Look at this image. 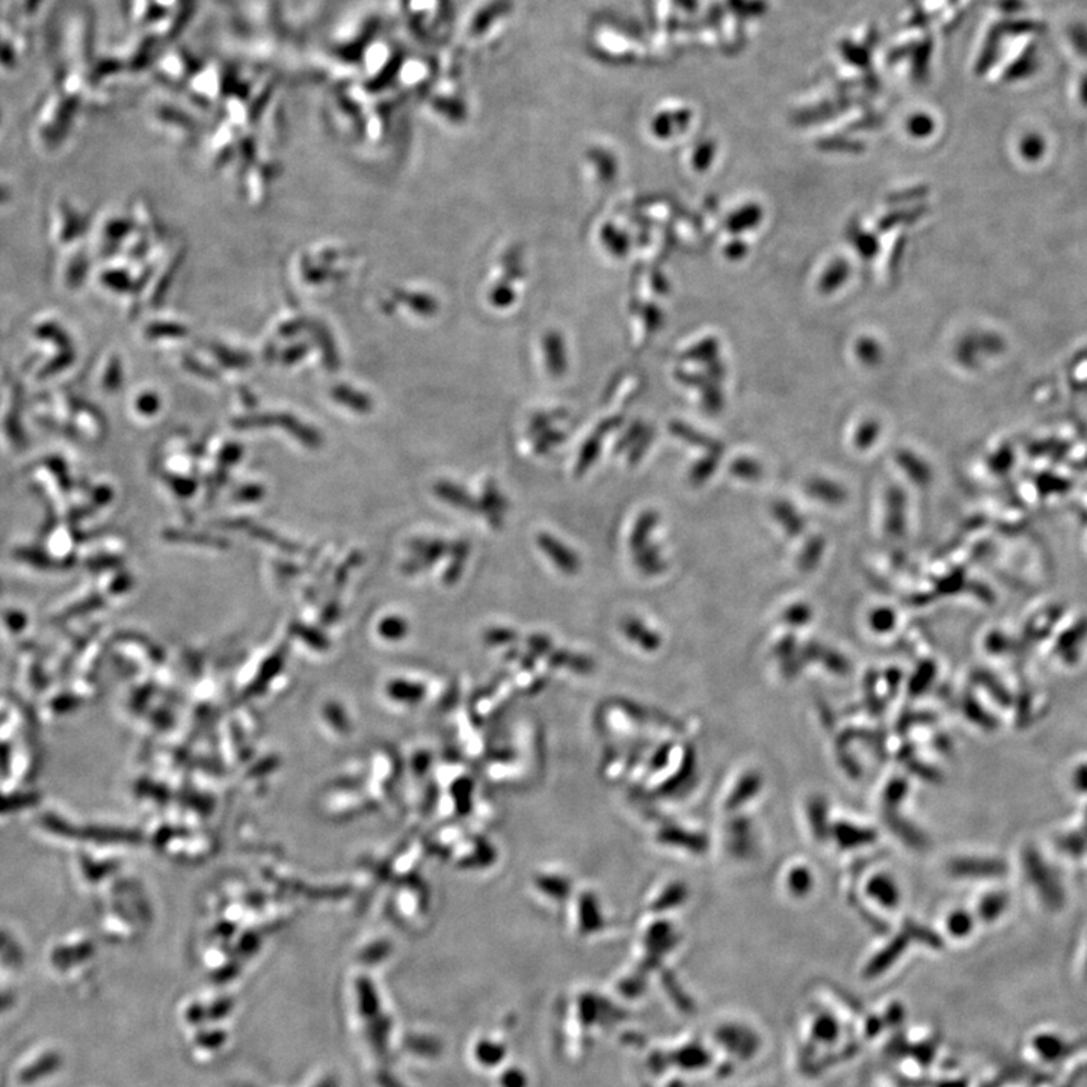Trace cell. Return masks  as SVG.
<instances>
[{"instance_id": "19", "label": "cell", "mask_w": 1087, "mask_h": 1087, "mask_svg": "<svg viewBox=\"0 0 1087 1087\" xmlns=\"http://www.w3.org/2000/svg\"><path fill=\"white\" fill-rule=\"evenodd\" d=\"M947 928H949V932L954 935V937H965V935L971 932V915L968 914V912H963V911H956L947 920Z\"/></svg>"}, {"instance_id": "8", "label": "cell", "mask_w": 1087, "mask_h": 1087, "mask_svg": "<svg viewBox=\"0 0 1087 1087\" xmlns=\"http://www.w3.org/2000/svg\"><path fill=\"white\" fill-rule=\"evenodd\" d=\"M808 820L811 825L812 834L817 840L825 841L830 837V825H828V803H826L823 796H812L808 800Z\"/></svg>"}, {"instance_id": "12", "label": "cell", "mask_w": 1087, "mask_h": 1087, "mask_svg": "<svg viewBox=\"0 0 1087 1087\" xmlns=\"http://www.w3.org/2000/svg\"><path fill=\"white\" fill-rule=\"evenodd\" d=\"M906 945H908V937L906 935H899V937L894 938L887 945V949L881 951L871 961V963L869 965V974H878V972L883 971L885 968L890 967L901 956V951L906 949Z\"/></svg>"}, {"instance_id": "3", "label": "cell", "mask_w": 1087, "mask_h": 1087, "mask_svg": "<svg viewBox=\"0 0 1087 1087\" xmlns=\"http://www.w3.org/2000/svg\"><path fill=\"white\" fill-rule=\"evenodd\" d=\"M832 837L841 849H857L874 843L878 839V834H876V830H869V828L840 821V823H835L832 828Z\"/></svg>"}, {"instance_id": "20", "label": "cell", "mask_w": 1087, "mask_h": 1087, "mask_svg": "<svg viewBox=\"0 0 1087 1087\" xmlns=\"http://www.w3.org/2000/svg\"><path fill=\"white\" fill-rule=\"evenodd\" d=\"M226 1042V1033L224 1030H201L196 1033V1043L203 1050H217Z\"/></svg>"}, {"instance_id": "1", "label": "cell", "mask_w": 1087, "mask_h": 1087, "mask_svg": "<svg viewBox=\"0 0 1087 1087\" xmlns=\"http://www.w3.org/2000/svg\"><path fill=\"white\" fill-rule=\"evenodd\" d=\"M883 819H885L888 828L910 848L915 849V850H924L929 848L928 837L919 828H915L912 823L899 816L896 808H887L883 812Z\"/></svg>"}, {"instance_id": "27", "label": "cell", "mask_w": 1087, "mask_h": 1087, "mask_svg": "<svg viewBox=\"0 0 1087 1087\" xmlns=\"http://www.w3.org/2000/svg\"><path fill=\"white\" fill-rule=\"evenodd\" d=\"M911 770H912L915 775H920V777L924 778V780H928V781L938 782L940 780H941L940 773H938L935 769L931 768V766H926V764L919 763V761H912V763H911Z\"/></svg>"}, {"instance_id": "11", "label": "cell", "mask_w": 1087, "mask_h": 1087, "mask_svg": "<svg viewBox=\"0 0 1087 1087\" xmlns=\"http://www.w3.org/2000/svg\"><path fill=\"white\" fill-rule=\"evenodd\" d=\"M622 631L626 633L627 638H630L633 642L644 647L645 649H656L660 644L659 636L654 631H649L642 622L638 621L635 618H629L622 622Z\"/></svg>"}, {"instance_id": "23", "label": "cell", "mask_w": 1087, "mask_h": 1087, "mask_svg": "<svg viewBox=\"0 0 1087 1087\" xmlns=\"http://www.w3.org/2000/svg\"><path fill=\"white\" fill-rule=\"evenodd\" d=\"M0 954H2L5 959L13 961V962L22 959V953H20L18 945L15 944V941H14L13 938L9 937L8 933L4 932V931H0Z\"/></svg>"}, {"instance_id": "15", "label": "cell", "mask_w": 1087, "mask_h": 1087, "mask_svg": "<svg viewBox=\"0 0 1087 1087\" xmlns=\"http://www.w3.org/2000/svg\"><path fill=\"white\" fill-rule=\"evenodd\" d=\"M1006 906H1008V899L1001 892H994L991 896H986L981 903V919L986 921H994L997 917L1003 914Z\"/></svg>"}, {"instance_id": "14", "label": "cell", "mask_w": 1087, "mask_h": 1087, "mask_svg": "<svg viewBox=\"0 0 1087 1087\" xmlns=\"http://www.w3.org/2000/svg\"><path fill=\"white\" fill-rule=\"evenodd\" d=\"M814 885L812 873L807 867H796L789 874V890L796 897H805Z\"/></svg>"}, {"instance_id": "2", "label": "cell", "mask_w": 1087, "mask_h": 1087, "mask_svg": "<svg viewBox=\"0 0 1087 1087\" xmlns=\"http://www.w3.org/2000/svg\"><path fill=\"white\" fill-rule=\"evenodd\" d=\"M950 871L956 876H962V878H990V876H1001L1004 873V864L997 860L965 858V860H956L951 862Z\"/></svg>"}, {"instance_id": "29", "label": "cell", "mask_w": 1087, "mask_h": 1087, "mask_svg": "<svg viewBox=\"0 0 1087 1087\" xmlns=\"http://www.w3.org/2000/svg\"><path fill=\"white\" fill-rule=\"evenodd\" d=\"M186 1020L189 1024L201 1025L205 1021H207V1008H203L201 1004H194L187 1009Z\"/></svg>"}, {"instance_id": "21", "label": "cell", "mask_w": 1087, "mask_h": 1087, "mask_svg": "<svg viewBox=\"0 0 1087 1087\" xmlns=\"http://www.w3.org/2000/svg\"><path fill=\"white\" fill-rule=\"evenodd\" d=\"M599 439H589V441H588V443H586L585 448H583V450H581L580 457H579V466H578L579 475H581V473H585V471L588 470V467H589L590 464H592V462L595 461V458H597V455H599Z\"/></svg>"}, {"instance_id": "16", "label": "cell", "mask_w": 1087, "mask_h": 1087, "mask_svg": "<svg viewBox=\"0 0 1087 1087\" xmlns=\"http://www.w3.org/2000/svg\"><path fill=\"white\" fill-rule=\"evenodd\" d=\"M903 928H905L906 937L919 940L920 942H923L929 947H941L942 945L941 938L938 937L937 933L932 932L931 929L924 928L921 924L915 923L912 920H906Z\"/></svg>"}, {"instance_id": "13", "label": "cell", "mask_w": 1087, "mask_h": 1087, "mask_svg": "<svg viewBox=\"0 0 1087 1087\" xmlns=\"http://www.w3.org/2000/svg\"><path fill=\"white\" fill-rule=\"evenodd\" d=\"M41 798L35 791H18L11 795H0V814L23 811L26 808L35 807Z\"/></svg>"}, {"instance_id": "22", "label": "cell", "mask_w": 1087, "mask_h": 1087, "mask_svg": "<svg viewBox=\"0 0 1087 1087\" xmlns=\"http://www.w3.org/2000/svg\"><path fill=\"white\" fill-rule=\"evenodd\" d=\"M377 1004L372 990L367 985L360 986V1012L364 1018H372L377 1012Z\"/></svg>"}, {"instance_id": "10", "label": "cell", "mask_w": 1087, "mask_h": 1087, "mask_svg": "<svg viewBox=\"0 0 1087 1087\" xmlns=\"http://www.w3.org/2000/svg\"><path fill=\"white\" fill-rule=\"evenodd\" d=\"M437 493H438V498H443L453 507H459L461 509L471 510V512H484V508L473 500L461 487H457L450 482H441L437 485Z\"/></svg>"}, {"instance_id": "4", "label": "cell", "mask_w": 1087, "mask_h": 1087, "mask_svg": "<svg viewBox=\"0 0 1087 1087\" xmlns=\"http://www.w3.org/2000/svg\"><path fill=\"white\" fill-rule=\"evenodd\" d=\"M538 544L541 547L542 551H546L549 558L555 562L559 569L564 573L574 574L578 573L579 567H580V560L578 556L574 555L573 551L567 549L562 542L558 541L550 535H539L538 537Z\"/></svg>"}, {"instance_id": "31", "label": "cell", "mask_w": 1087, "mask_h": 1087, "mask_svg": "<svg viewBox=\"0 0 1087 1087\" xmlns=\"http://www.w3.org/2000/svg\"><path fill=\"white\" fill-rule=\"evenodd\" d=\"M315 1087H338V1082L336 1077H325Z\"/></svg>"}, {"instance_id": "30", "label": "cell", "mask_w": 1087, "mask_h": 1087, "mask_svg": "<svg viewBox=\"0 0 1087 1087\" xmlns=\"http://www.w3.org/2000/svg\"><path fill=\"white\" fill-rule=\"evenodd\" d=\"M9 759H11V750L6 743L0 745V770L2 772H8Z\"/></svg>"}, {"instance_id": "18", "label": "cell", "mask_w": 1087, "mask_h": 1087, "mask_svg": "<svg viewBox=\"0 0 1087 1087\" xmlns=\"http://www.w3.org/2000/svg\"><path fill=\"white\" fill-rule=\"evenodd\" d=\"M908 790H910V786H908V782H906L905 780H901V778H894V780H891V781L888 782L887 789H885V793H883V799H885V805H887V808H896L897 805H899V803H901V800L906 798V795H908Z\"/></svg>"}, {"instance_id": "28", "label": "cell", "mask_w": 1087, "mask_h": 1087, "mask_svg": "<svg viewBox=\"0 0 1087 1087\" xmlns=\"http://www.w3.org/2000/svg\"><path fill=\"white\" fill-rule=\"evenodd\" d=\"M382 631L388 638H402L407 633V626L402 619H388L382 624Z\"/></svg>"}, {"instance_id": "25", "label": "cell", "mask_w": 1087, "mask_h": 1087, "mask_svg": "<svg viewBox=\"0 0 1087 1087\" xmlns=\"http://www.w3.org/2000/svg\"><path fill=\"white\" fill-rule=\"evenodd\" d=\"M386 1032H387V1027H386V1024H384V1022H382V1021H375V1024L370 1025V1027H368V1029H367L368 1041H370V1042H372L373 1047L377 1048V1050H379V1048L382 1047V1043H384V1039H386Z\"/></svg>"}, {"instance_id": "17", "label": "cell", "mask_w": 1087, "mask_h": 1087, "mask_svg": "<svg viewBox=\"0 0 1087 1087\" xmlns=\"http://www.w3.org/2000/svg\"><path fill=\"white\" fill-rule=\"evenodd\" d=\"M40 821L45 830L54 832L55 835H59V837H75L77 835L75 826L70 825L68 821L64 820V819L56 816V814H52V812H47V814L41 817Z\"/></svg>"}, {"instance_id": "7", "label": "cell", "mask_w": 1087, "mask_h": 1087, "mask_svg": "<svg viewBox=\"0 0 1087 1087\" xmlns=\"http://www.w3.org/2000/svg\"><path fill=\"white\" fill-rule=\"evenodd\" d=\"M761 787H763L761 775L757 772H748L745 777L740 778V781L737 782V786L734 787V790L731 791L725 805L728 810H737L759 795Z\"/></svg>"}, {"instance_id": "24", "label": "cell", "mask_w": 1087, "mask_h": 1087, "mask_svg": "<svg viewBox=\"0 0 1087 1087\" xmlns=\"http://www.w3.org/2000/svg\"><path fill=\"white\" fill-rule=\"evenodd\" d=\"M233 1009V1001L231 1000H217L212 1006L207 1008V1021H219L226 1018Z\"/></svg>"}, {"instance_id": "5", "label": "cell", "mask_w": 1087, "mask_h": 1087, "mask_svg": "<svg viewBox=\"0 0 1087 1087\" xmlns=\"http://www.w3.org/2000/svg\"><path fill=\"white\" fill-rule=\"evenodd\" d=\"M867 894L888 910H894L901 901V891L896 882L887 874H876L870 879L867 883Z\"/></svg>"}, {"instance_id": "6", "label": "cell", "mask_w": 1087, "mask_h": 1087, "mask_svg": "<svg viewBox=\"0 0 1087 1087\" xmlns=\"http://www.w3.org/2000/svg\"><path fill=\"white\" fill-rule=\"evenodd\" d=\"M730 850L732 855L737 858L750 857V853L754 850V841H752V830H750V821L745 817H739L734 819L730 825Z\"/></svg>"}, {"instance_id": "9", "label": "cell", "mask_w": 1087, "mask_h": 1087, "mask_svg": "<svg viewBox=\"0 0 1087 1087\" xmlns=\"http://www.w3.org/2000/svg\"><path fill=\"white\" fill-rule=\"evenodd\" d=\"M1025 864H1029L1030 878L1033 881L1034 885L1038 887L1041 883L1042 896H1045L1048 901H1052V903L1061 901L1059 887H1057V883H1054L1056 881L1050 882V873H1048L1047 867L1043 866L1042 861L1038 860V857H1029V860L1025 858Z\"/></svg>"}, {"instance_id": "26", "label": "cell", "mask_w": 1087, "mask_h": 1087, "mask_svg": "<svg viewBox=\"0 0 1087 1087\" xmlns=\"http://www.w3.org/2000/svg\"><path fill=\"white\" fill-rule=\"evenodd\" d=\"M485 639L489 644L502 645L508 644L510 640L515 639V633L512 630H505V629H496V630H489L485 635Z\"/></svg>"}]
</instances>
